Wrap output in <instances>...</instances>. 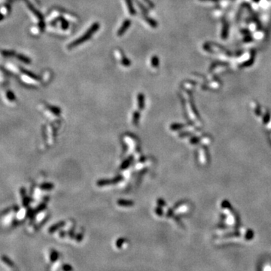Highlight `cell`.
Instances as JSON below:
<instances>
[{"label":"cell","instance_id":"obj_1","mask_svg":"<svg viewBox=\"0 0 271 271\" xmlns=\"http://www.w3.org/2000/svg\"><path fill=\"white\" fill-rule=\"evenodd\" d=\"M99 28V24L98 23H93L90 28H89L87 31L85 32L84 34H83L81 36V37H80L79 38H77L76 40L73 41V42H72L71 44H70L68 45V48L69 49H72L75 48V47L78 46V45H80L82 43H84L86 41H87L88 39H90L93 34L96 32L98 31Z\"/></svg>","mask_w":271,"mask_h":271},{"label":"cell","instance_id":"obj_2","mask_svg":"<svg viewBox=\"0 0 271 271\" xmlns=\"http://www.w3.org/2000/svg\"><path fill=\"white\" fill-rule=\"evenodd\" d=\"M115 53L116 56H117L118 59L119 60V62H120L122 66H124L125 67H128L129 66L131 65V61L127 57H125V55H124L122 50H116Z\"/></svg>","mask_w":271,"mask_h":271},{"label":"cell","instance_id":"obj_3","mask_svg":"<svg viewBox=\"0 0 271 271\" xmlns=\"http://www.w3.org/2000/svg\"><path fill=\"white\" fill-rule=\"evenodd\" d=\"M3 97H4L5 103L9 104L10 105H12L14 103H15V95L10 90H5L3 93Z\"/></svg>","mask_w":271,"mask_h":271},{"label":"cell","instance_id":"obj_4","mask_svg":"<svg viewBox=\"0 0 271 271\" xmlns=\"http://www.w3.org/2000/svg\"><path fill=\"white\" fill-rule=\"evenodd\" d=\"M131 24V21L130 20H126V21H124L122 23V25L121 26L120 28L118 29V32H117V35L118 36H122L123 34L127 31V30H128V28L130 27V26Z\"/></svg>","mask_w":271,"mask_h":271},{"label":"cell","instance_id":"obj_5","mask_svg":"<svg viewBox=\"0 0 271 271\" xmlns=\"http://www.w3.org/2000/svg\"><path fill=\"white\" fill-rule=\"evenodd\" d=\"M44 23L42 22V21H39L38 23V24H36V27H34L32 28V32L33 34H39L40 32H42L44 30Z\"/></svg>","mask_w":271,"mask_h":271},{"label":"cell","instance_id":"obj_6","mask_svg":"<svg viewBox=\"0 0 271 271\" xmlns=\"http://www.w3.org/2000/svg\"><path fill=\"white\" fill-rule=\"evenodd\" d=\"M127 6V9H128L129 14L131 15H135L136 14V11H135L133 5L132 0H125Z\"/></svg>","mask_w":271,"mask_h":271},{"label":"cell","instance_id":"obj_7","mask_svg":"<svg viewBox=\"0 0 271 271\" xmlns=\"http://www.w3.org/2000/svg\"><path fill=\"white\" fill-rule=\"evenodd\" d=\"M10 11L11 9L9 5H3V6L1 7V9H0V13H1L2 15H8L9 13H10Z\"/></svg>","mask_w":271,"mask_h":271},{"label":"cell","instance_id":"obj_8","mask_svg":"<svg viewBox=\"0 0 271 271\" xmlns=\"http://www.w3.org/2000/svg\"><path fill=\"white\" fill-rule=\"evenodd\" d=\"M151 66L153 68H157L159 64V60H158V57L157 56H153L151 59Z\"/></svg>","mask_w":271,"mask_h":271},{"label":"cell","instance_id":"obj_9","mask_svg":"<svg viewBox=\"0 0 271 271\" xmlns=\"http://www.w3.org/2000/svg\"><path fill=\"white\" fill-rule=\"evenodd\" d=\"M17 59H19L20 61H21V62H23V63H30V62H31L29 58H27V57H25V56H23V55L21 54H17Z\"/></svg>","mask_w":271,"mask_h":271},{"label":"cell","instance_id":"obj_10","mask_svg":"<svg viewBox=\"0 0 271 271\" xmlns=\"http://www.w3.org/2000/svg\"><path fill=\"white\" fill-rule=\"evenodd\" d=\"M2 261H3V262H4L5 264H6L7 266H9V267H12L13 266H14V265H13V262H12V261H11L10 259H9V258H8V257H6V256L2 257Z\"/></svg>","mask_w":271,"mask_h":271},{"label":"cell","instance_id":"obj_11","mask_svg":"<svg viewBox=\"0 0 271 271\" xmlns=\"http://www.w3.org/2000/svg\"><path fill=\"white\" fill-rule=\"evenodd\" d=\"M145 18H146V19H145V21H146V22H147L148 23V25H150L151 27H157V26H158V24H157V23H156L155 21H154V20H152V19H151V18H148V17H145Z\"/></svg>","mask_w":271,"mask_h":271},{"label":"cell","instance_id":"obj_12","mask_svg":"<svg viewBox=\"0 0 271 271\" xmlns=\"http://www.w3.org/2000/svg\"><path fill=\"white\" fill-rule=\"evenodd\" d=\"M2 18H3V15H2V14L0 13V21H1V20H2Z\"/></svg>","mask_w":271,"mask_h":271}]
</instances>
